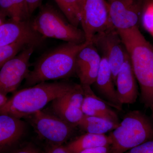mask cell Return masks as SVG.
I'll return each mask as SVG.
<instances>
[{"instance_id":"obj_1","label":"cell","mask_w":153,"mask_h":153,"mask_svg":"<svg viewBox=\"0 0 153 153\" xmlns=\"http://www.w3.org/2000/svg\"><path fill=\"white\" fill-rule=\"evenodd\" d=\"M118 31L139 84L142 102L153 112V45L137 27Z\"/></svg>"},{"instance_id":"obj_2","label":"cell","mask_w":153,"mask_h":153,"mask_svg":"<svg viewBox=\"0 0 153 153\" xmlns=\"http://www.w3.org/2000/svg\"><path fill=\"white\" fill-rule=\"evenodd\" d=\"M90 42H66L44 53L38 58L25 79L27 88L50 80L65 79L76 74V55Z\"/></svg>"},{"instance_id":"obj_3","label":"cell","mask_w":153,"mask_h":153,"mask_svg":"<svg viewBox=\"0 0 153 153\" xmlns=\"http://www.w3.org/2000/svg\"><path fill=\"white\" fill-rule=\"evenodd\" d=\"M74 83L62 80L42 82L25 88L16 92L0 107V114H7L19 119L26 118L63 95Z\"/></svg>"},{"instance_id":"obj_4","label":"cell","mask_w":153,"mask_h":153,"mask_svg":"<svg viewBox=\"0 0 153 153\" xmlns=\"http://www.w3.org/2000/svg\"><path fill=\"white\" fill-rule=\"evenodd\" d=\"M109 137L110 153H125L153 137V123L142 112L131 111Z\"/></svg>"},{"instance_id":"obj_5","label":"cell","mask_w":153,"mask_h":153,"mask_svg":"<svg viewBox=\"0 0 153 153\" xmlns=\"http://www.w3.org/2000/svg\"><path fill=\"white\" fill-rule=\"evenodd\" d=\"M30 22L33 29L45 39L54 38L78 44L86 41L82 30L71 25L49 4L41 5L38 15Z\"/></svg>"},{"instance_id":"obj_6","label":"cell","mask_w":153,"mask_h":153,"mask_svg":"<svg viewBox=\"0 0 153 153\" xmlns=\"http://www.w3.org/2000/svg\"><path fill=\"white\" fill-rule=\"evenodd\" d=\"M91 42L107 60L115 85L117 73L128 55L118 31L111 26L96 34Z\"/></svg>"},{"instance_id":"obj_7","label":"cell","mask_w":153,"mask_h":153,"mask_svg":"<svg viewBox=\"0 0 153 153\" xmlns=\"http://www.w3.org/2000/svg\"><path fill=\"white\" fill-rule=\"evenodd\" d=\"M36 47L29 46L0 69V93L7 95L14 92L27 77L30 72V59Z\"/></svg>"},{"instance_id":"obj_8","label":"cell","mask_w":153,"mask_h":153,"mask_svg":"<svg viewBox=\"0 0 153 153\" xmlns=\"http://www.w3.org/2000/svg\"><path fill=\"white\" fill-rule=\"evenodd\" d=\"M26 118L41 138L50 145H62L71 137L74 126L53 114L39 111Z\"/></svg>"},{"instance_id":"obj_9","label":"cell","mask_w":153,"mask_h":153,"mask_svg":"<svg viewBox=\"0 0 153 153\" xmlns=\"http://www.w3.org/2000/svg\"><path fill=\"white\" fill-rule=\"evenodd\" d=\"M80 25L85 34V41L89 42H91L97 33L113 26L107 1L85 0L81 11Z\"/></svg>"},{"instance_id":"obj_10","label":"cell","mask_w":153,"mask_h":153,"mask_svg":"<svg viewBox=\"0 0 153 153\" xmlns=\"http://www.w3.org/2000/svg\"><path fill=\"white\" fill-rule=\"evenodd\" d=\"M143 1V0H114L108 2L112 26L117 30L139 27Z\"/></svg>"},{"instance_id":"obj_11","label":"cell","mask_w":153,"mask_h":153,"mask_svg":"<svg viewBox=\"0 0 153 153\" xmlns=\"http://www.w3.org/2000/svg\"><path fill=\"white\" fill-rule=\"evenodd\" d=\"M45 40L32 27L30 20L17 22L10 19L0 25V47L24 42L38 48Z\"/></svg>"},{"instance_id":"obj_12","label":"cell","mask_w":153,"mask_h":153,"mask_svg":"<svg viewBox=\"0 0 153 153\" xmlns=\"http://www.w3.org/2000/svg\"><path fill=\"white\" fill-rule=\"evenodd\" d=\"M102 57L92 42L82 48L76 55L75 73L82 85L91 86L98 74Z\"/></svg>"},{"instance_id":"obj_13","label":"cell","mask_w":153,"mask_h":153,"mask_svg":"<svg viewBox=\"0 0 153 153\" xmlns=\"http://www.w3.org/2000/svg\"><path fill=\"white\" fill-rule=\"evenodd\" d=\"M136 80L128 55L115 80L118 98L122 105L133 104L136 101L138 96Z\"/></svg>"},{"instance_id":"obj_14","label":"cell","mask_w":153,"mask_h":153,"mask_svg":"<svg viewBox=\"0 0 153 153\" xmlns=\"http://www.w3.org/2000/svg\"><path fill=\"white\" fill-rule=\"evenodd\" d=\"M101 57L98 74L93 85L100 98L106 102L109 105L118 110H121L122 105L120 103L118 98L109 63L105 57Z\"/></svg>"},{"instance_id":"obj_15","label":"cell","mask_w":153,"mask_h":153,"mask_svg":"<svg viewBox=\"0 0 153 153\" xmlns=\"http://www.w3.org/2000/svg\"><path fill=\"white\" fill-rule=\"evenodd\" d=\"M50 109L53 114L74 127L78 126L84 116L77 99L69 92L52 101Z\"/></svg>"},{"instance_id":"obj_16","label":"cell","mask_w":153,"mask_h":153,"mask_svg":"<svg viewBox=\"0 0 153 153\" xmlns=\"http://www.w3.org/2000/svg\"><path fill=\"white\" fill-rule=\"evenodd\" d=\"M82 85L84 93L81 106L83 114L103 118L119 124L117 114L110 107L109 105L102 99L96 95L91 86Z\"/></svg>"},{"instance_id":"obj_17","label":"cell","mask_w":153,"mask_h":153,"mask_svg":"<svg viewBox=\"0 0 153 153\" xmlns=\"http://www.w3.org/2000/svg\"><path fill=\"white\" fill-rule=\"evenodd\" d=\"M26 128L21 119L0 114V151L17 143L25 134Z\"/></svg>"},{"instance_id":"obj_18","label":"cell","mask_w":153,"mask_h":153,"mask_svg":"<svg viewBox=\"0 0 153 153\" xmlns=\"http://www.w3.org/2000/svg\"><path fill=\"white\" fill-rule=\"evenodd\" d=\"M110 145L109 136L87 133L72 141L66 146L72 153H78L85 150Z\"/></svg>"},{"instance_id":"obj_19","label":"cell","mask_w":153,"mask_h":153,"mask_svg":"<svg viewBox=\"0 0 153 153\" xmlns=\"http://www.w3.org/2000/svg\"><path fill=\"white\" fill-rule=\"evenodd\" d=\"M0 12L17 22L30 20L26 0H1Z\"/></svg>"},{"instance_id":"obj_20","label":"cell","mask_w":153,"mask_h":153,"mask_svg":"<svg viewBox=\"0 0 153 153\" xmlns=\"http://www.w3.org/2000/svg\"><path fill=\"white\" fill-rule=\"evenodd\" d=\"M118 125L106 119L84 115L77 126L87 133L105 134L112 131Z\"/></svg>"},{"instance_id":"obj_21","label":"cell","mask_w":153,"mask_h":153,"mask_svg":"<svg viewBox=\"0 0 153 153\" xmlns=\"http://www.w3.org/2000/svg\"><path fill=\"white\" fill-rule=\"evenodd\" d=\"M85 0H62L60 9L71 25L78 27Z\"/></svg>"},{"instance_id":"obj_22","label":"cell","mask_w":153,"mask_h":153,"mask_svg":"<svg viewBox=\"0 0 153 153\" xmlns=\"http://www.w3.org/2000/svg\"><path fill=\"white\" fill-rule=\"evenodd\" d=\"M140 25L153 38V0H143Z\"/></svg>"},{"instance_id":"obj_23","label":"cell","mask_w":153,"mask_h":153,"mask_svg":"<svg viewBox=\"0 0 153 153\" xmlns=\"http://www.w3.org/2000/svg\"><path fill=\"white\" fill-rule=\"evenodd\" d=\"M32 45L19 42L8 46L0 47V69L4 64L16 56L26 47Z\"/></svg>"},{"instance_id":"obj_24","label":"cell","mask_w":153,"mask_h":153,"mask_svg":"<svg viewBox=\"0 0 153 153\" xmlns=\"http://www.w3.org/2000/svg\"><path fill=\"white\" fill-rule=\"evenodd\" d=\"M125 153H153V140L147 141Z\"/></svg>"},{"instance_id":"obj_25","label":"cell","mask_w":153,"mask_h":153,"mask_svg":"<svg viewBox=\"0 0 153 153\" xmlns=\"http://www.w3.org/2000/svg\"><path fill=\"white\" fill-rule=\"evenodd\" d=\"M46 153H73L66 146L62 145H50Z\"/></svg>"},{"instance_id":"obj_26","label":"cell","mask_w":153,"mask_h":153,"mask_svg":"<svg viewBox=\"0 0 153 153\" xmlns=\"http://www.w3.org/2000/svg\"><path fill=\"white\" fill-rule=\"evenodd\" d=\"M43 1L44 0H26L30 17L36 9L41 7Z\"/></svg>"},{"instance_id":"obj_27","label":"cell","mask_w":153,"mask_h":153,"mask_svg":"<svg viewBox=\"0 0 153 153\" xmlns=\"http://www.w3.org/2000/svg\"><path fill=\"white\" fill-rule=\"evenodd\" d=\"M110 146L99 147L85 150L78 153H110Z\"/></svg>"},{"instance_id":"obj_28","label":"cell","mask_w":153,"mask_h":153,"mask_svg":"<svg viewBox=\"0 0 153 153\" xmlns=\"http://www.w3.org/2000/svg\"><path fill=\"white\" fill-rule=\"evenodd\" d=\"M15 153H39L36 148L31 146H27L17 151Z\"/></svg>"},{"instance_id":"obj_29","label":"cell","mask_w":153,"mask_h":153,"mask_svg":"<svg viewBox=\"0 0 153 153\" xmlns=\"http://www.w3.org/2000/svg\"><path fill=\"white\" fill-rule=\"evenodd\" d=\"M8 100V98L7 97V95L0 93V107L5 104Z\"/></svg>"},{"instance_id":"obj_30","label":"cell","mask_w":153,"mask_h":153,"mask_svg":"<svg viewBox=\"0 0 153 153\" xmlns=\"http://www.w3.org/2000/svg\"><path fill=\"white\" fill-rule=\"evenodd\" d=\"M7 17L4 14L0 12V25H2L6 21Z\"/></svg>"},{"instance_id":"obj_31","label":"cell","mask_w":153,"mask_h":153,"mask_svg":"<svg viewBox=\"0 0 153 153\" xmlns=\"http://www.w3.org/2000/svg\"><path fill=\"white\" fill-rule=\"evenodd\" d=\"M55 1L56 3H57V5L60 8L61 5V4H62V0H55Z\"/></svg>"},{"instance_id":"obj_32","label":"cell","mask_w":153,"mask_h":153,"mask_svg":"<svg viewBox=\"0 0 153 153\" xmlns=\"http://www.w3.org/2000/svg\"><path fill=\"white\" fill-rule=\"evenodd\" d=\"M108 2H109L112 1H114V0H106Z\"/></svg>"},{"instance_id":"obj_33","label":"cell","mask_w":153,"mask_h":153,"mask_svg":"<svg viewBox=\"0 0 153 153\" xmlns=\"http://www.w3.org/2000/svg\"><path fill=\"white\" fill-rule=\"evenodd\" d=\"M0 1H1V0H0Z\"/></svg>"}]
</instances>
